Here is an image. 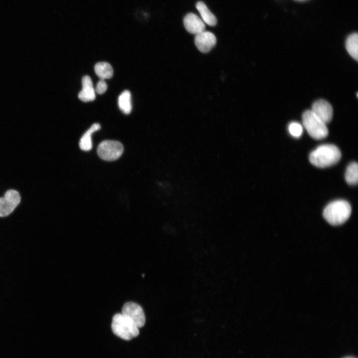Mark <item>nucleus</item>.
<instances>
[{
    "instance_id": "obj_4",
    "label": "nucleus",
    "mask_w": 358,
    "mask_h": 358,
    "mask_svg": "<svg viewBox=\"0 0 358 358\" xmlns=\"http://www.w3.org/2000/svg\"><path fill=\"white\" fill-rule=\"evenodd\" d=\"M302 123L310 136L315 139H322L328 134L326 123L311 110L305 111L302 115Z\"/></svg>"
},
{
    "instance_id": "obj_3",
    "label": "nucleus",
    "mask_w": 358,
    "mask_h": 358,
    "mask_svg": "<svg viewBox=\"0 0 358 358\" xmlns=\"http://www.w3.org/2000/svg\"><path fill=\"white\" fill-rule=\"evenodd\" d=\"M111 328L115 335L125 340H130L139 333V328L122 313L114 315Z\"/></svg>"
},
{
    "instance_id": "obj_11",
    "label": "nucleus",
    "mask_w": 358,
    "mask_h": 358,
    "mask_svg": "<svg viewBox=\"0 0 358 358\" xmlns=\"http://www.w3.org/2000/svg\"><path fill=\"white\" fill-rule=\"evenodd\" d=\"M82 84V90L78 94L80 99L84 102L93 100L95 98V92L90 78L89 76H84Z\"/></svg>"
},
{
    "instance_id": "obj_20",
    "label": "nucleus",
    "mask_w": 358,
    "mask_h": 358,
    "mask_svg": "<svg viewBox=\"0 0 358 358\" xmlns=\"http://www.w3.org/2000/svg\"><path fill=\"white\" fill-rule=\"evenodd\" d=\"M295 0L299 1H305L307 0Z\"/></svg>"
},
{
    "instance_id": "obj_5",
    "label": "nucleus",
    "mask_w": 358,
    "mask_h": 358,
    "mask_svg": "<svg viewBox=\"0 0 358 358\" xmlns=\"http://www.w3.org/2000/svg\"><path fill=\"white\" fill-rule=\"evenodd\" d=\"M123 147L121 143L114 140H105L98 145L97 152L99 157L105 161H112L122 154Z\"/></svg>"
},
{
    "instance_id": "obj_7",
    "label": "nucleus",
    "mask_w": 358,
    "mask_h": 358,
    "mask_svg": "<svg viewBox=\"0 0 358 358\" xmlns=\"http://www.w3.org/2000/svg\"><path fill=\"white\" fill-rule=\"evenodd\" d=\"M20 201L18 192L10 189L7 191L2 197H0V217H4L10 214Z\"/></svg>"
},
{
    "instance_id": "obj_9",
    "label": "nucleus",
    "mask_w": 358,
    "mask_h": 358,
    "mask_svg": "<svg viewBox=\"0 0 358 358\" xmlns=\"http://www.w3.org/2000/svg\"><path fill=\"white\" fill-rule=\"evenodd\" d=\"M194 42L196 47L200 52L207 53L215 45L216 38L212 32L203 31L196 35Z\"/></svg>"
},
{
    "instance_id": "obj_1",
    "label": "nucleus",
    "mask_w": 358,
    "mask_h": 358,
    "mask_svg": "<svg viewBox=\"0 0 358 358\" xmlns=\"http://www.w3.org/2000/svg\"><path fill=\"white\" fill-rule=\"evenodd\" d=\"M341 153L334 145L324 144L317 147L309 155V161L318 168H326L336 164L340 160Z\"/></svg>"
},
{
    "instance_id": "obj_10",
    "label": "nucleus",
    "mask_w": 358,
    "mask_h": 358,
    "mask_svg": "<svg viewBox=\"0 0 358 358\" xmlns=\"http://www.w3.org/2000/svg\"><path fill=\"white\" fill-rule=\"evenodd\" d=\"M184 26L189 33L197 34L205 30V24L197 15L189 13L186 14L183 19Z\"/></svg>"
},
{
    "instance_id": "obj_8",
    "label": "nucleus",
    "mask_w": 358,
    "mask_h": 358,
    "mask_svg": "<svg viewBox=\"0 0 358 358\" xmlns=\"http://www.w3.org/2000/svg\"><path fill=\"white\" fill-rule=\"evenodd\" d=\"M311 110L326 124L329 123L332 118L333 108L328 101L324 99L314 102Z\"/></svg>"
},
{
    "instance_id": "obj_12",
    "label": "nucleus",
    "mask_w": 358,
    "mask_h": 358,
    "mask_svg": "<svg viewBox=\"0 0 358 358\" xmlns=\"http://www.w3.org/2000/svg\"><path fill=\"white\" fill-rule=\"evenodd\" d=\"M100 126L98 123H94L81 137L79 146L81 150L85 151H90L92 147L91 135L93 132L100 129Z\"/></svg>"
},
{
    "instance_id": "obj_15",
    "label": "nucleus",
    "mask_w": 358,
    "mask_h": 358,
    "mask_svg": "<svg viewBox=\"0 0 358 358\" xmlns=\"http://www.w3.org/2000/svg\"><path fill=\"white\" fill-rule=\"evenodd\" d=\"M96 74L100 79L105 80L112 77L113 71L111 66L107 62H98L94 67Z\"/></svg>"
},
{
    "instance_id": "obj_21",
    "label": "nucleus",
    "mask_w": 358,
    "mask_h": 358,
    "mask_svg": "<svg viewBox=\"0 0 358 358\" xmlns=\"http://www.w3.org/2000/svg\"></svg>"
},
{
    "instance_id": "obj_19",
    "label": "nucleus",
    "mask_w": 358,
    "mask_h": 358,
    "mask_svg": "<svg viewBox=\"0 0 358 358\" xmlns=\"http://www.w3.org/2000/svg\"><path fill=\"white\" fill-rule=\"evenodd\" d=\"M107 88V86L104 80L100 79L97 83L96 88L94 89L95 92L97 93L101 94L104 93Z\"/></svg>"
},
{
    "instance_id": "obj_6",
    "label": "nucleus",
    "mask_w": 358,
    "mask_h": 358,
    "mask_svg": "<svg viewBox=\"0 0 358 358\" xmlns=\"http://www.w3.org/2000/svg\"><path fill=\"white\" fill-rule=\"evenodd\" d=\"M121 313L138 328L144 326L145 323V316L143 310L136 303L128 302L125 303Z\"/></svg>"
},
{
    "instance_id": "obj_18",
    "label": "nucleus",
    "mask_w": 358,
    "mask_h": 358,
    "mask_svg": "<svg viewBox=\"0 0 358 358\" xmlns=\"http://www.w3.org/2000/svg\"><path fill=\"white\" fill-rule=\"evenodd\" d=\"M288 131L292 136L298 138L301 136L303 133V127L299 123L292 122L289 124Z\"/></svg>"
},
{
    "instance_id": "obj_2",
    "label": "nucleus",
    "mask_w": 358,
    "mask_h": 358,
    "mask_svg": "<svg viewBox=\"0 0 358 358\" xmlns=\"http://www.w3.org/2000/svg\"><path fill=\"white\" fill-rule=\"evenodd\" d=\"M352 209L346 200H337L328 204L323 211L325 219L332 225H339L345 222L350 217Z\"/></svg>"
},
{
    "instance_id": "obj_13",
    "label": "nucleus",
    "mask_w": 358,
    "mask_h": 358,
    "mask_svg": "<svg viewBox=\"0 0 358 358\" xmlns=\"http://www.w3.org/2000/svg\"><path fill=\"white\" fill-rule=\"evenodd\" d=\"M196 7L199 11L203 21L210 26H215L217 23V19L215 15L209 10L202 1H198Z\"/></svg>"
},
{
    "instance_id": "obj_16",
    "label": "nucleus",
    "mask_w": 358,
    "mask_h": 358,
    "mask_svg": "<svg viewBox=\"0 0 358 358\" xmlns=\"http://www.w3.org/2000/svg\"><path fill=\"white\" fill-rule=\"evenodd\" d=\"M118 104L120 109L125 114H129L132 110L131 93L129 91H123L119 96Z\"/></svg>"
},
{
    "instance_id": "obj_17",
    "label": "nucleus",
    "mask_w": 358,
    "mask_h": 358,
    "mask_svg": "<svg viewBox=\"0 0 358 358\" xmlns=\"http://www.w3.org/2000/svg\"><path fill=\"white\" fill-rule=\"evenodd\" d=\"M345 179L350 185L357 184L358 181V166L356 162H353L348 166L346 174Z\"/></svg>"
},
{
    "instance_id": "obj_14",
    "label": "nucleus",
    "mask_w": 358,
    "mask_h": 358,
    "mask_svg": "<svg viewBox=\"0 0 358 358\" xmlns=\"http://www.w3.org/2000/svg\"><path fill=\"white\" fill-rule=\"evenodd\" d=\"M347 50L351 57L356 61L358 59V35L353 33L350 35L346 40Z\"/></svg>"
}]
</instances>
